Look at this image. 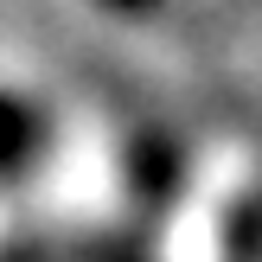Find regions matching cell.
Instances as JSON below:
<instances>
[{
    "instance_id": "cell-1",
    "label": "cell",
    "mask_w": 262,
    "mask_h": 262,
    "mask_svg": "<svg viewBox=\"0 0 262 262\" xmlns=\"http://www.w3.org/2000/svg\"><path fill=\"white\" fill-rule=\"evenodd\" d=\"M38 147H45V115H38L26 96L0 90V179L26 173V166L38 160Z\"/></svg>"
},
{
    "instance_id": "cell-2",
    "label": "cell",
    "mask_w": 262,
    "mask_h": 262,
    "mask_svg": "<svg viewBox=\"0 0 262 262\" xmlns=\"http://www.w3.org/2000/svg\"><path fill=\"white\" fill-rule=\"evenodd\" d=\"M96 7H109V13H154L160 0H96Z\"/></svg>"
}]
</instances>
